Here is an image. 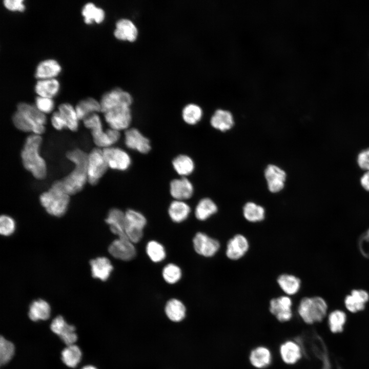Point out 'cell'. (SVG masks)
I'll use <instances>...</instances> for the list:
<instances>
[{
	"instance_id": "cell-1",
	"label": "cell",
	"mask_w": 369,
	"mask_h": 369,
	"mask_svg": "<svg viewBox=\"0 0 369 369\" xmlns=\"http://www.w3.org/2000/svg\"><path fill=\"white\" fill-rule=\"evenodd\" d=\"M132 97L128 92L115 88L105 93L100 101L101 112L110 128L127 130L132 120L130 106Z\"/></svg>"
},
{
	"instance_id": "cell-2",
	"label": "cell",
	"mask_w": 369,
	"mask_h": 369,
	"mask_svg": "<svg viewBox=\"0 0 369 369\" xmlns=\"http://www.w3.org/2000/svg\"><path fill=\"white\" fill-rule=\"evenodd\" d=\"M88 154L79 149L68 151L66 157L74 165L73 170L64 178L59 180L64 190L69 195L80 191L88 181Z\"/></svg>"
},
{
	"instance_id": "cell-3",
	"label": "cell",
	"mask_w": 369,
	"mask_h": 369,
	"mask_svg": "<svg viewBox=\"0 0 369 369\" xmlns=\"http://www.w3.org/2000/svg\"><path fill=\"white\" fill-rule=\"evenodd\" d=\"M46 117L35 105L27 102H19L12 116V121L18 130L25 132H32L40 135L45 131Z\"/></svg>"
},
{
	"instance_id": "cell-4",
	"label": "cell",
	"mask_w": 369,
	"mask_h": 369,
	"mask_svg": "<svg viewBox=\"0 0 369 369\" xmlns=\"http://www.w3.org/2000/svg\"><path fill=\"white\" fill-rule=\"evenodd\" d=\"M42 141L40 135L34 134L29 135L21 152L24 168L37 179H43L47 175L46 163L39 152Z\"/></svg>"
},
{
	"instance_id": "cell-5",
	"label": "cell",
	"mask_w": 369,
	"mask_h": 369,
	"mask_svg": "<svg viewBox=\"0 0 369 369\" xmlns=\"http://www.w3.org/2000/svg\"><path fill=\"white\" fill-rule=\"evenodd\" d=\"M39 200L48 213L60 217L66 213L68 209L70 195L64 190L59 181L57 180L48 191L41 194Z\"/></svg>"
},
{
	"instance_id": "cell-6",
	"label": "cell",
	"mask_w": 369,
	"mask_h": 369,
	"mask_svg": "<svg viewBox=\"0 0 369 369\" xmlns=\"http://www.w3.org/2000/svg\"><path fill=\"white\" fill-rule=\"evenodd\" d=\"M83 122L85 126L91 130L93 141L97 148L103 149L111 147L120 138L119 131L112 128L103 130L101 119L97 113L88 116Z\"/></svg>"
},
{
	"instance_id": "cell-7",
	"label": "cell",
	"mask_w": 369,
	"mask_h": 369,
	"mask_svg": "<svg viewBox=\"0 0 369 369\" xmlns=\"http://www.w3.org/2000/svg\"><path fill=\"white\" fill-rule=\"evenodd\" d=\"M326 310L327 305L322 298L304 297L300 301L298 313L306 323H312L322 320L326 314Z\"/></svg>"
},
{
	"instance_id": "cell-8",
	"label": "cell",
	"mask_w": 369,
	"mask_h": 369,
	"mask_svg": "<svg viewBox=\"0 0 369 369\" xmlns=\"http://www.w3.org/2000/svg\"><path fill=\"white\" fill-rule=\"evenodd\" d=\"M108 168L102 149L99 148L93 149L88 156V182L92 185L97 184Z\"/></svg>"
},
{
	"instance_id": "cell-9",
	"label": "cell",
	"mask_w": 369,
	"mask_h": 369,
	"mask_svg": "<svg viewBox=\"0 0 369 369\" xmlns=\"http://www.w3.org/2000/svg\"><path fill=\"white\" fill-rule=\"evenodd\" d=\"M125 231L128 238L132 243L139 242L143 236V229L147 220L140 213L129 209L125 213Z\"/></svg>"
},
{
	"instance_id": "cell-10",
	"label": "cell",
	"mask_w": 369,
	"mask_h": 369,
	"mask_svg": "<svg viewBox=\"0 0 369 369\" xmlns=\"http://www.w3.org/2000/svg\"><path fill=\"white\" fill-rule=\"evenodd\" d=\"M102 152L108 168L125 171L131 165V159L129 154L119 148L111 147L103 149Z\"/></svg>"
},
{
	"instance_id": "cell-11",
	"label": "cell",
	"mask_w": 369,
	"mask_h": 369,
	"mask_svg": "<svg viewBox=\"0 0 369 369\" xmlns=\"http://www.w3.org/2000/svg\"><path fill=\"white\" fill-rule=\"evenodd\" d=\"M193 242L196 252L206 257L213 256L220 247V243L217 239L210 237L202 232L196 234Z\"/></svg>"
},
{
	"instance_id": "cell-12",
	"label": "cell",
	"mask_w": 369,
	"mask_h": 369,
	"mask_svg": "<svg viewBox=\"0 0 369 369\" xmlns=\"http://www.w3.org/2000/svg\"><path fill=\"white\" fill-rule=\"evenodd\" d=\"M108 251L114 258L124 261L133 259L136 254L133 243L127 238L114 240L109 245Z\"/></svg>"
},
{
	"instance_id": "cell-13",
	"label": "cell",
	"mask_w": 369,
	"mask_h": 369,
	"mask_svg": "<svg viewBox=\"0 0 369 369\" xmlns=\"http://www.w3.org/2000/svg\"><path fill=\"white\" fill-rule=\"evenodd\" d=\"M264 174L268 188L271 192L278 193L283 190L286 178V174L283 169L270 164L266 167Z\"/></svg>"
},
{
	"instance_id": "cell-14",
	"label": "cell",
	"mask_w": 369,
	"mask_h": 369,
	"mask_svg": "<svg viewBox=\"0 0 369 369\" xmlns=\"http://www.w3.org/2000/svg\"><path fill=\"white\" fill-rule=\"evenodd\" d=\"M247 238L241 234H237L227 242L225 254L232 260H237L243 257L249 249Z\"/></svg>"
},
{
	"instance_id": "cell-15",
	"label": "cell",
	"mask_w": 369,
	"mask_h": 369,
	"mask_svg": "<svg viewBox=\"0 0 369 369\" xmlns=\"http://www.w3.org/2000/svg\"><path fill=\"white\" fill-rule=\"evenodd\" d=\"M125 142L128 148L142 154L147 153L151 150L149 140L135 128L126 130Z\"/></svg>"
},
{
	"instance_id": "cell-16",
	"label": "cell",
	"mask_w": 369,
	"mask_h": 369,
	"mask_svg": "<svg viewBox=\"0 0 369 369\" xmlns=\"http://www.w3.org/2000/svg\"><path fill=\"white\" fill-rule=\"evenodd\" d=\"M292 300L289 297L281 296L271 300L270 311L280 321H287L292 316Z\"/></svg>"
},
{
	"instance_id": "cell-17",
	"label": "cell",
	"mask_w": 369,
	"mask_h": 369,
	"mask_svg": "<svg viewBox=\"0 0 369 369\" xmlns=\"http://www.w3.org/2000/svg\"><path fill=\"white\" fill-rule=\"evenodd\" d=\"M193 184L184 177L173 179L170 184V194L177 200L189 199L193 194Z\"/></svg>"
},
{
	"instance_id": "cell-18",
	"label": "cell",
	"mask_w": 369,
	"mask_h": 369,
	"mask_svg": "<svg viewBox=\"0 0 369 369\" xmlns=\"http://www.w3.org/2000/svg\"><path fill=\"white\" fill-rule=\"evenodd\" d=\"M125 213L114 208L109 211L105 221L110 225L111 231L118 238L128 239L125 231Z\"/></svg>"
},
{
	"instance_id": "cell-19",
	"label": "cell",
	"mask_w": 369,
	"mask_h": 369,
	"mask_svg": "<svg viewBox=\"0 0 369 369\" xmlns=\"http://www.w3.org/2000/svg\"><path fill=\"white\" fill-rule=\"evenodd\" d=\"M114 35L118 39L134 42L137 37L138 30L131 20L121 18L116 23Z\"/></svg>"
},
{
	"instance_id": "cell-20",
	"label": "cell",
	"mask_w": 369,
	"mask_h": 369,
	"mask_svg": "<svg viewBox=\"0 0 369 369\" xmlns=\"http://www.w3.org/2000/svg\"><path fill=\"white\" fill-rule=\"evenodd\" d=\"M211 125L216 130L225 132L230 130L234 125V119L231 111L218 109L212 115L210 119Z\"/></svg>"
},
{
	"instance_id": "cell-21",
	"label": "cell",
	"mask_w": 369,
	"mask_h": 369,
	"mask_svg": "<svg viewBox=\"0 0 369 369\" xmlns=\"http://www.w3.org/2000/svg\"><path fill=\"white\" fill-rule=\"evenodd\" d=\"M61 70L60 65L56 60L48 59L40 61L37 65L34 75L38 80L54 78Z\"/></svg>"
},
{
	"instance_id": "cell-22",
	"label": "cell",
	"mask_w": 369,
	"mask_h": 369,
	"mask_svg": "<svg viewBox=\"0 0 369 369\" xmlns=\"http://www.w3.org/2000/svg\"><path fill=\"white\" fill-rule=\"evenodd\" d=\"M92 276L101 281H106L109 277L113 269L110 261L106 257H101L90 261Z\"/></svg>"
},
{
	"instance_id": "cell-23",
	"label": "cell",
	"mask_w": 369,
	"mask_h": 369,
	"mask_svg": "<svg viewBox=\"0 0 369 369\" xmlns=\"http://www.w3.org/2000/svg\"><path fill=\"white\" fill-rule=\"evenodd\" d=\"M369 295L362 290L352 291L351 294L347 295L345 299L346 308L352 312H356L364 308L365 303L368 300Z\"/></svg>"
},
{
	"instance_id": "cell-24",
	"label": "cell",
	"mask_w": 369,
	"mask_h": 369,
	"mask_svg": "<svg viewBox=\"0 0 369 369\" xmlns=\"http://www.w3.org/2000/svg\"><path fill=\"white\" fill-rule=\"evenodd\" d=\"M75 109L79 119L83 120L93 114L101 112V105L95 98L88 97L79 101Z\"/></svg>"
},
{
	"instance_id": "cell-25",
	"label": "cell",
	"mask_w": 369,
	"mask_h": 369,
	"mask_svg": "<svg viewBox=\"0 0 369 369\" xmlns=\"http://www.w3.org/2000/svg\"><path fill=\"white\" fill-rule=\"evenodd\" d=\"M60 85L55 78L39 79L36 82L34 90L39 96L52 98L59 91Z\"/></svg>"
},
{
	"instance_id": "cell-26",
	"label": "cell",
	"mask_w": 369,
	"mask_h": 369,
	"mask_svg": "<svg viewBox=\"0 0 369 369\" xmlns=\"http://www.w3.org/2000/svg\"><path fill=\"white\" fill-rule=\"evenodd\" d=\"M51 309L48 303L43 299L33 301L30 305L28 315L33 321L47 320L50 316Z\"/></svg>"
},
{
	"instance_id": "cell-27",
	"label": "cell",
	"mask_w": 369,
	"mask_h": 369,
	"mask_svg": "<svg viewBox=\"0 0 369 369\" xmlns=\"http://www.w3.org/2000/svg\"><path fill=\"white\" fill-rule=\"evenodd\" d=\"M277 282L282 291L288 295L296 294L301 285V281L299 278L289 274L280 275L277 279Z\"/></svg>"
},
{
	"instance_id": "cell-28",
	"label": "cell",
	"mask_w": 369,
	"mask_h": 369,
	"mask_svg": "<svg viewBox=\"0 0 369 369\" xmlns=\"http://www.w3.org/2000/svg\"><path fill=\"white\" fill-rule=\"evenodd\" d=\"M81 14L84 16V22L87 24H91L94 22L100 24L104 21L105 17L104 10L90 2L84 6Z\"/></svg>"
},
{
	"instance_id": "cell-29",
	"label": "cell",
	"mask_w": 369,
	"mask_h": 369,
	"mask_svg": "<svg viewBox=\"0 0 369 369\" xmlns=\"http://www.w3.org/2000/svg\"><path fill=\"white\" fill-rule=\"evenodd\" d=\"M191 209L183 201L175 200L170 204L168 213L171 219L175 222H181L188 217Z\"/></svg>"
},
{
	"instance_id": "cell-30",
	"label": "cell",
	"mask_w": 369,
	"mask_h": 369,
	"mask_svg": "<svg viewBox=\"0 0 369 369\" xmlns=\"http://www.w3.org/2000/svg\"><path fill=\"white\" fill-rule=\"evenodd\" d=\"M58 111L64 118L67 128L72 131H76L78 128L79 118L75 108L68 103H63L58 106Z\"/></svg>"
},
{
	"instance_id": "cell-31",
	"label": "cell",
	"mask_w": 369,
	"mask_h": 369,
	"mask_svg": "<svg viewBox=\"0 0 369 369\" xmlns=\"http://www.w3.org/2000/svg\"><path fill=\"white\" fill-rule=\"evenodd\" d=\"M280 352L282 360L288 364H294L301 357L299 346L292 341H286L282 344Z\"/></svg>"
},
{
	"instance_id": "cell-32",
	"label": "cell",
	"mask_w": 369,
	"mask_h": 369,
	"mask_svg": "<svg viewBox=\"0 0 369 369\" xmlns=\"http://www.w3.org/2000/svg\"><path fill=\"white\" fill-rule=\"evenodd\" d=\"M218 211L216 204L210 198H204L198 203L195 210L197 219L203 221L215 214Z\"/></svg>"
},
{
	"instance_id": "cell-33",
	"label": "cell",
	"mask_w": 369,
	"mask_h": 369,
	"mask_svg": "<svg viewBox=\"0 0 369 369\" xmlns=\"http://www.w3.org/2000/svg\"><path fill=\"white\" fill-rule=\"evenodd\" d=\"M242 212L244 218L251 222H260L265 218L264 208L254 202H247L243 207Z\"/></svg>"
},
{
	"instance_id": "cell-34",
	"label": "cell",
	"mask_w": 369,
	"mask_h": 369,
	"mask_svg": "<svg viewBox=\"0 0 369 369\" xmlns=\"http://www.w3.org/2000/svg\"><path fill=\"white\" fill-rule=\"evenodd\" d=\"M165 312L171 320L179 322L185 317L186 308L180 300L171 299L167 302L166 305Z\"/></svg>"
},
{
	"instance_id": "cell-35",
	"label": "cell",
	"mask_w": 369,
	"mask_h": 369,
	"mask_svg": "<svg viewBox=\"0 0 369 369\" xmlns=\"http://www.w3.org/2000/svg\"><path fill=\"white\" fill-rule=\"evenodd\" d=\"M61 360L69 367L75 368L81 360L82 353L76 345H68L61 352Z\"/></svg>"
},
{
	"instance_id": "cell-36",
	"label": "cell",
	"mask_w": 369,
	"mask_h": 369,
	"mask_svg": "<svg viewBox=\"0 0 369 369\" xmlns=\"http://www.w3.org/2000/svg\"><path fill=\"white\" fill-rule=\"evenodd\" d=\"M175 171L180 176L185 177L191 174L194 169V163L191 157L186 155H179L172 161Z\"/></svg>"
},
{
	"instance_id": "cell-37",
	"label": "cell",
	"mask_w": 369,
	"mask_h": 369,
	"mask_svg": "<svg viewBox=\"0 0 369 369\" xmlns=\"http://www.w3.org/2000/svg\"><path fill=\"white\" fill-rule=\"evenodd\" d=\"M250 359L253 366L261 368L266 367L270 363L271 354L266 347H258L252 351Z\"/></svg>"
},
{
	"instance_id": "cell-38",
	"label": "cell",
	"mask_w": 369,
	"mask_h": 369,
	"mask_svg": "<svg viewBox=\"0 0 369 369\" xmlns=\"http://www.w3.org/2000/svg\"><path fill=\"white\" fill-rule=\"evenodd\" d=\"M202 110L198 105L190 104L186 106L182 111L183 120L188 124L194 125L198 123L201 119Z\"/></svg>"
},
{
	"instance_id": "cell-39",
	"label": "cell",
	"mask_w": 369,
	"mask_h": 369,
	"mask_svg": "<svg viewBox=\"0 0 369 369\" xmlns=\"http://www.w3.org/2000/svg\"><path fill=\"white\" fill-rule=\"evenodd\" d=\"M146 252L150 259L154 262H160L166 257L163 247L156 241L152 240L148 243Z\"/></svg>"
},
{
	"instance_id": "cell-40",
	"label": "cell",
	"mask_w": 369,
	"mask_h": 369,
	"mask_svg": "<svg viewBox=\"0 0 369 369\" xmlns=\"http://www.w3.org/2000/svg\"><path fill=\"white\" fill-rule=\"evenodd\" d=\"M15 347L14 344L3 336L0 338V364L7 363L13 357Z\"/></svg>"
},
{
	"instance_id": "cell-41",
	"label": "cell",
	"mask_w": 369,
	"mask_h": 369,
	"mask_svg": "<svg viewBox=\"0 0 369 369\" xmlns=\"http://www.w3.org/2000/svg\"><path fill=\"white\" fill-rule=\"evenodd\" d=\"M162 276L167 283H175L181 278V269L174 264H168L165 266L162 270Z\"/></svg>"
},
{
	"instance_id": "cell-42",
	"label": "cell",
	"mask_w": 369,
	"mask_h": 369,
	"mask_svg": "<svg viewBox=\"0 0 369 369\" xmlns=\"http://www.w3.org/2000/svg\"><path fill=\"white\" fill-rule=\"evenodd\" d=\"M345 320V314L342 311L337 310L332 312L329 316V324L331 331L333 333L341 332Z\"/></svg>"
},
{
	"instance_id": "cell-43",
	"label": "cell",
	"mask_w": 369,
	"mask_h": 369,
	"mask_svg": "<svg viewBox=\"0 0 369 369\" xmlns=\"http://www.w3.org/2000/svg\"><path fill=\"white\" fill-rule=\"evenodd\" d=\"M75 331V327L67 323L58 336L67 346L72 345L77 339V336Z\"/></svg>"
},
{
	"instance_id": "cell-44",
	"label": "cell",
	"mask_w": 369,
	"mask_h": 369,
	"mask_svg": "<svg viewBox=\"0 0 369 369\" xmlns=\"http://www.w3.org/2000/svg\"><path fill=\"white\" fill-rule=\"evenodd\" d=\"M15 229L14 220L11 217L3 215L0 217V233L1 235L8 236L11 235Z\"/></svg>"
},
{
	"instance_id": "cell-45",
	"label": "cell",
	"mask_w": 369,
	"mask_h": 369,
	"mask_svg": "<svg viewBox=\"0 0 369 369\" xmlns=\"http://www.w3.org/2000/svg\"><path fill=\"white\" fill-rule=\"evenodd\" d=\"M35 106L39 111L45 114L53 110L54 102L52 98L38 96L35 99Z\"/></svg>"
},
{
	"instance_id": "cell-46",
	"label": "cell",
	"mask_w": 369,
	"mask_h": 369,
	"mask_svg": "<svg viewBox=\"0 0 369 369\" xmlns=\"http://www.w3.org/2000/svg\"><path fill=\"white\" fill-rule=\"evenodd\" d=\"M358 166L362 170L369 171V148L359 152L357 158Z\"/></svg>"
},
{
	"instance_id": "cell-47",
	"label": "cell",
	"mask_w": 369,
	"mask_h": 369,
	"mask_svg": "<svg viewBox=\"0 0 369 369\" xmlns=\"http://www.w3.org/2000/svg\"><path fill=\"white\" fill-rule=\"evenodd\" d=\"M23 2V0H5L3 1V4L9 10L23 12L25 9Z\"/></svg>"
},
{
	"instance_id": "cell-48",
	"label": "cell",
	"mask_w": 369,
	"mask_h": 369,
	"mask_svg": "<svg viewBox=\"0 0 369 369\" xmlns=\"http://www.w3.org/2000/svg\"><path fill=\"white\" fill-rule=\"evenodd\" d=\"M51 120L53 127L57 130L67 128L64 118L58 111L52 114Z\"/></svg>"
},
{
	"instance_id": "cell-49",
	"label": "cell",
	"mask_w": 369,
	"mask_h": 369,
	"mask_svg": "<svg viewBox=\"0 0 369 369\" xmlns=\"http://www.w3.org/2000/svg\"><path fill=\"white\" fill-rule=\"evenodd\" d=\"M66 323V321L61 316H58L52 320L50 324L51 330L55 334L59 335Z\"/></svg>"
},
{
	"instance_id": "cell-50",
	"label": "cell",
	"mask_w": 369,
	"mask_h": 369,
	"mask_svg": "<svg viewBox=\"0 0 369 369\" xmlns=\"http://www.w3.org/2000/svg\"><path fill=\"white\" fill-rule=\"evenodd\" d=\"M360 184L366 191H369V171H365L360 178Z\"/></svg>"
},
{
	"instance_id": "cell-51",
	"label": "cell",
	"mask_w": 369,
	"mask_h": 369,
	"mask_svg": "<svg viewBox=\"0 0 369 369\" xmlns=\"http://www.w3.org/2000/svg\"><path fill=\"white\" fill-rule=\"evenodd\" d=\"M81 369H97L95 366L91 365H88L84 366Z\"/></svg>"
}]
</instances>
